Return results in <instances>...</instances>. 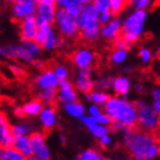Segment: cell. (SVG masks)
Returning <instances> with one entry per match:
<instances>
[{
  "mask_svg": "<svg viewBox=\"0 0 160 160\" xmlns=\"http://www.w3.org/2000/svg\"><path fill=\"white\" fill-rule=\"evenodd\" d=\"M112 43H113L114 49H121V50H127V52H128V49L130 48V45L121 36L118 37L117 39H114Z\"/></svg>",
  "mask_w": 160,
  "mask_h": 160,
  "instance_id": "cell-39",
  "label": "cell"
},
{
  "mask_svg": "<svg viewBox=\"0 0 160 160\" xmlns=\"http://www.w3.org/2000/svg\"><path fill=\"white\" fill-rule=\"evenodd\" d=\"M147 17H148L147 10L135 9L122 22L121 37L126 40L129 45L136 42L137 40L141 38V36L143 34Z\"/></svg>",
  "mask_w": 160,
  "mask_h": 160,
  "instance_id": "cell-4",
  "label": "cell"
},
{
  "mask_svg": "<svg viewBox=\"0 0 160 160\" xmlns=\"http://www.w3.org/2000/svg\"><path fill=\"white\" fill-rule=\"evenodd\" d=\"M13 16L17 21H24L34 17L37 14V1L34 0H17L13 3Z\"/></svg>",
  "mask_w": 160,
  "mask_h": 160,
  "instance_id": "cell-7",
  "label": "cell"
},
{
  "mask_svg": "<svg viewBox=\"0 0 160 160\" xmlns=\"http://www.w3.org/2000/svg\"><path fill=\"white\" fill-rule=\"evenodd\" d=\"M28 160H42V159H39V158H37V157H31L30 159H28Z\"/></svg>",
  "mask_w": 160,
  "mask_h": 160,
  "instance_id": "cell-52",
  "label": "cell"
},
{
  "mask_svg": "<svg viewBox=\"0 0 160 160\" xmlns=\"http://www.w3.org/2000/svg\"><path fill=\"white\" fill-rule=\"evenodd\" d=\"M105 113L111 118L112 122L122 125L125 128H135L137 125V107L136 104L123 97H110L104 105Z\"/></svg>",
  "mask_w": 160,
  "mask_h": 160,
  "instance_id": "cell-2",
  "label": "cell"
},
{
  "mask_svg": "<svg viewBox=\"0 0 160 160\" xmlns=\"http://www.w3.org/2000/svg\"><path fill=\"white\" fill-rule=\"evenodd\" d=\"M64 110L69 116L74 118H81L85 116V108L80 102H70V103L64 104Z\"/></svg>",
  "mask_w": 160,
  "mask_h": 160,
  "instance_id": "cell-23",
  "label": "cell"
},
{
  "mask_svg": "<svg viewBox=\"0 0 160 160\" xmlns=\"http://www.w3.org/2000/svg\"><path fill=\"white\" fill-rule=\"evenodd\" d=\"M78 98L77 92L74 89L73 85L69 80L61 81L58 86V93H57V100L61 103H70V102H76Z\"/></svg>",
  "mask_w": 160,
  "mask_h": 160,
  "instance_id": "cell-16",
  "label": "cell"
},
{
  "mask_svg": "<svg viewBox=\"0 0 160 160\" xmlns=\"http://www.w3.org/2000/svg\"><path fill=\"white\" fill-rule=\"evenodd\" d=\"M154 135H156V137H157L158 142H159V144H160V127L157 129V132L154 133Z\"/></svg>",
  "mask_w": 160,
  "mask_h": 160,
  "instance_id": "cell-51",
  "label": "cell"
},
{
  "mask_svg": "<svg viewBox=\"0 0 160 160\" xmlns=\"http://www.w3.org/2000/svg\"><path fill=\"white\" fill-rule=\"evenodd\" d=\"M12 133L14 137L28 136L31 133V126L29 123H17L12 126Z\"/></svg>",
  "mask_w": 160,
  "mask_h": 160,
  "instance_id": "cell-27",
  "label": "cell"
},
{
  "mask_svg": "<svg viewBox=\"0 0 160 160\" xmlns=\"http://www.w3.org/2000/svg\"><path fill=\"white\" fill-rule=\"evenodd\" d=\"M127 55H128V52L127 50H121V49H114L110 55V61L111 63L116 64H121L123 63L127 58Z\"/></svg>",
  "mask_w": 160,
  "mask_h": 160,
  "instance_id": "cell-29",
  "label": "cell"
},
{
  "mask_svg": "<svg viewBox=\"0 0 160 160\" xmlns=\"http://www.w3.org/2000/svg\"><path fill=\"white\" fill-rule=\"evenodd\" d=\"M93 3L98 14L110 13V0H96Z\"/></svg>",
  "mask_w": 160,
  "mask_h": 160,
  "instance_id": "cell-34",
  "label": "cell"
},
{
  "mask_svg": "<svg viewBox=\"0 0 160 160\" xmlns=\"http://www.w3.org/2000/svg\"><path fill=\"white\" fill-rule=\"evenodd\" d=\"M76 87L79 92L83 94H89L93 92L95 82L92 78V70L90 69L78 71L77 77H76Z\"/></svg>",
  "mask_w": 160,
  "mask_h": 160,
  "instance_id": "cell-12",
  "label": "cell"
},
{
  "mask_svg": "<svg viewBox=\"0 0 160 160\" xmlns=\"http://www.w3.org/2000/svg\"><path fill=\"white\" fill-rule=\"evenodd\" d=\"M95 58L96 57H95L94 52L88 48H80L76 50L72 55V61L79 68V70L90 69L95 63Z\"/></svg>",
  "mask_w": 160,
  "mask_h": 160,
  "instance_id": "cell-11",
  "label": "cell"
},
{
  "mask_svg": "<svg viewBox=\"0 0 160 160\" xmlns=\"http://www.w3.org/2000/svg\"><path fill=\"white\" fill-rule=\"evenodd\" d=\"M61 141H62V143H65V136H61Z\"/></svg>",
  "mask_w": 160,
  "mask_h": 160,
  "instance_id": "cell-53",
  "label": "cell"
},
{
  "mask_svg": "<svg viewBox=\"0 0 160 160\" xmlns=\"http://www.w3.org/2000/svg\"><path fill=\"white\" fill-rule=\"evenodd\" d=\"M14 135L6 114L0 112V147L1 148H13Z\"/></svg>",
  "mask_w": 160,
  "mask_h": 160,
  "instance_id": "cell-13",
  "label": "cell"
},
{
  "mask_svg": "<svg viewBox=\"0 0 160 160\" xmlns=\"http://www.w3.org/2000/svg\"><path fill=\"white\" fill-rule=\"evenodd\" d=\"M138 57L142 61V63L144 64L150 63L151 60H152V52H151V49L147 48V47H142L138 50Z\"/></svg>",
  "mask_w": 160,
  "mask_h": 160,
  "instance_id": "cell-37",
  "label": "cell"
},
{
  "mask_svg": "<svg viewBox=\"0 0 160 160\" xmlns=\"http://www.w3.org/2000/svg\"><path fill=\"white\" fill-rule=\"evenodd\" d=\"M74 160H107L103 157V154L94 149H87L82 151Z\"/></svg>",
  "mask_w": 160,
  "mask_h": 160,
  "instance_id": "cell-26",
  "label": "cell"
},
{
  "mask_svg": "<svg viewBox=\"0 0 160 160\" xmlns=\"http://www.w3.org/2000/svg\"><path fill=\"white\" fill-rule=\"evenodd\" d=\"M22 46H23L33 57L39 55L40 50H41V47H40L36 41H22Z\"/></svg>",
  "mask_w": 160,
  "mask_h": 160,
  "instance_id": "cell-32",
  "label": "cell"
},
{
  "mask_svg": "<svg viewBox=\"0 0 160 160\" xmlns=\"http://www.w3.org/2000/svg\"><path fill=\"white\" fill-rule=\"evenodd\" d=\"M112 86V80L109 79V78H104V77H101L96 80V82H95V87H97L101 92H103L104 89H108V88H110Z\"/></svg>",
  "mask_w": 160,
  "mask_h": 160,
  "instance_id": "cell-38",
  "label": "cell"
},
{
  "mask_svg": "<svg viewBox=\"0 0 160 160\" xmlns=\"http://www.w3.org/2000/svg\"><path fill=\"white\" fill-rule=\"evenodd\" d=\"M10 70H12V72H13L15 76H17V77H23L24 73H25V71H24L23 68L21 67H16V65H10Z\"/></svg>",
  "mask_w": 160,
  "mask_h": 160,
  "instance_id": "cell-46",
  "label": "cell"
},
{
  "mask_svg": "<svg viewBox=\"0 0 160 160\" xmlns=\"http://www.w3.org/2000/svg\"><path fill=\"white\" fill-rule=\"evenodd\" d=\"M112 89L119 97H123L127 100V95L129 93L130 87H132V82L128 77L121 76V77H117L112 79Z\"/></svg>",
  "mask_w": 160,
  "mask_h": 160,
  "instance_id": "cell-21",
  "label": "cell"
},
{
  "mask_svg": "<svg viewBox=\"0 0 160 160\" xmlns=\"http://www.w3.org/2000/svg\"><path fill=\"white\" fill-rule=\"evenodd\" d=\"M88 2L90 1L88 0H58L56 1L57 6L60 7L61 9H64L69 15L76 17V18L79 16L85 5Z\"/></svg>",
  "mask_w": 160,
  "mask_h": 160,
  "instance_id": "cell-19",
  "label": "cell"
},
{
  "mask_svg": "<svg viewBox=\"0 0 160 160\" xmlns=\"http://www.w3.org/2000/svg\"><path fill=\"white\" fill-rule=\"evenodd\" d=\"M0 55L7 58H13V60H22L25 62L33 63L34 57L24 48L22 45H7V46L0 47Z\"/></svg>",
  "mask_w": 160,
  "mask_h": 160,
  "instance_id": "cell-9",
  "label": "cell"
},
{
  "mask_svg": "<svg viewBox=\"0 0 160 160\" xmlns=\"http://www.w3.org/2000/svg\"><path fill=\"white\" fill-rule=\"evenodd\" d=\"M127 2L123 0H110V12L112 15H118L121 13L125 7H126Z\"/></svg>",
  "mask_w": 160,
  "mask_h": 160,
  "instance_id": "cell-31",
  "label": "cell"
},
{
  "mask_svg": "<svg viewBox=\"0 0 160 160\" xmlns=\"http://www.w3.org/2000/svg\"><path fill=\"white\" fill-rule=\"evenodd\" d=\"M0 160H28L23 154H21L14 148H1L0 149Z\"/></svg>",
  "mask_w": 160,
  "mask_h": 160,
  "instance_id": "cell-24",
  "label": "cell"
},
{
  "mask_svg": "<svg viewBox=\"0 0 160 160\" xmlns=\"http://www.w3.org/2000/svg\"><path fill=\"white\" fill-rule=\"evenodd\" d=\"M88 130L93 134L94 136L97 137V138L100 140L101 137H103L104 135H107L108 132H109V128L105 126H102V125H100V123H97V121H96V122L93 123L92 126L88 127Z\"/></svg>",
  "mask_w": 160,
  "mask_h": 160,
  "instance_id": "cell-30",
  "label": "cell"
},
{
  "mask_svg": "<svg viewBox=\"0 0 160 160\" xmlns=\"http://www.w3.org/2000/svg\"><path fill=\"white\" fill-rule=\"evenodd\" d=\"M135 104L137 107V126L143 132L154 134L160 127V114L143 100L136 101Z\"/></svg>",
  "mask_w": 160,
  "mask_h": 160,
  "instance_id": "cell-5",
  "label": "cell"
},
{
  "mask_svg": "<svg viewBox=\"0 0 160 160\" xmlns=\"http://www.w3.org/2000/svg\"><path fill=\"white\" fill-rule=\"evenodd\" d=\"M157 55H160V48H158V50H157Z\"/></svg>",
  "mask_w": 160,
  "mask_h": 160,
  "instance_id": "cell-54",
  "label": "cell"
},
{
  "mask_svg": "<svg viewBox=\"0 0 160 160\" xmlns=\"http://www.w3.org/2000/svg\"><path fill=\"white\" fill-rule=\"evenodd\" d=\"M14 149H16L21 154H23L27 159L33 157V147L31 143L30 136H21L14 138Z\"/></svg>",
  "mask_w": 160,
  "mask_h": 160,
  "instance_id": "cell-20",
  "label": "cell"
},
{
  "mask_svg": "<svg viewBox=\"0 0 160 160\" xmlns=\"http://www.w3.org/2000/svg\"><path fill=\"white\" fill-rule=\"evenodd\" d=\"M54 73H55L57 79L60 80V82L67 80L68 77H69V70L65 65H56L54 69Z\"/></svg>",
  "mask_w": 160,
  "mask_h": 160,
  "instance_id": "cell-36",
  "label": "cell"
},
{
  "mask_svg": "<svg viewBox=\"0 0 160 160\" xmlns=\"http://www.w3.org/2000/svg\"><path fill=\"white\" fill-rule=\"evenodd\" d=\"M97 123H100V125H102V126H111L112 125V120H111V118L108 116L107 113H102L100 116V117L96 119Z\"/></svg>",
  "mask_w": 160,
  "mask_h": 160,
  "instance_id": "cell-42",
  "label": "cell"
},
{
  "mask_svg": "<svg viewBox=\"0 0 160 160\" xmlns=\"http://www.w3.org/2000/svg\"><path fill=\"white\" fill-rule=\"evenodd\" d=\"M100 144L101 147L104 148V149H107V148H109L112 144V138H111V136L109 135V134H107V135H104L103 137H101L100 138Z\"/></svg>",
  "mask_w": 160,
  "mask_h": 160,
  "instance_id": "cell-44",
  "label": "cell"
},
{
  "mask_svg": "<svg viewBox=\"0 0 160 160\" xmlns=\"http://www.w3.org/2000/svg\"><path fill=\"white\" fill-rule=\"evenodd\" d=\"M132 3L136 10H147L148 7H150L151 1L150 0H135Z\"/></svg>",
  "mask_w": 160,
  "mask_h": 160,
  "instance_id": "cell-40",
  "label": "cell"
},
{
  "mask_svg": "<svg viewBox=\"0 0 160 160\" xmlns=\"http://www.w3.org/2000/svg\"><path fill=\"white\" fill-rule=\"evenodd\" d=\"M57 27L60 29L61 33L67 38H77L80 36V29L78 25L77 18L71 16L64 9H58L56 15Z\"/></svg>",
  "mask_w": 160,
  "mask_h": 160,
  "instance_id": "cell-6",
  "label": "cell"
},
{
  "mask_svg": "<svg viewBox=\"0 0 160 160\" xmlns=\"http://www.w3.org/2000/svg\"><path fill=\"white\" fill-rule=\"evenodd\" d=\"M36 85L40 90L43 89H56L60 86V80L57 79L54 71L45 70L36 79Z\"/></svg>",
  "mask_w": 160,
  "mask_h": 160,
  "instance_id": "cell-15",
  "label": "cell"
},
{
  "mask_svg": "<svg viewBox=\"0 0 160 160\" xmlns=\"http://www.w3.org/2000/svg\"><path fill=\"white\" fill-rule=\"evenodd\" d=\"M122 143L134 159L154 160L160 156V144L152 133L129 128L122 132Z\"/></svg>",
  "mask_w": 160,
  "mask_h": 160,
  "instance_id": "cell-1",
  "label": "cell"
},
{
  "mask_svg": "<svg viewBox=\"0 0 160 160\" xmlns=\"http://www.w3.org/2000/svg\"><path fill=\"white\" fill-rule=\"evenodd\" d=\"M38 25L36 17H30L21 22L20 34L22 41H34L38 34Z\"/></svg>",
  "mask_w": 160,
  "mask_h": 160,
  "instance_id": "cell-14",
  "label": "cell"
},
{
  "mask_svg": "<svg viewBox=\"0 0 160 160\" xmlns=\"http://www.w3.org/2000/svg\"><path fill=\"white\" fill-rule=\"evenodd\" d=\"M80 120H81V122H82L87 128L89 126H92L93 123L96 122V119H94V118L90 117V116H83V117L80 118Z\"/></svg>",
  "mask_w": 160,
  "mask_h": 160,
  "instance_id": "cell-45",
  "label": "cell"
},
{
  "mask_svg": "<svg viewBox=\"0 0 160 160\" xmlns=\"http://www.w3.org/2000/svg\"><path fill=\"white\" fill-rule=\"evenodd\" d=\"M15 114H16L17 117H24V113H23L22 108H17V109H15Z\"/></svg>",
  "mask_w": 160,
  "mask_h": 160,
  "instance_id": "cell-48",
  "label": "cell"
},
{
  "mask_svg": "<svg viewBox=\"0 0 160 160\" xmlns=\"http://www.w3.org/2000/svg\"><path fill=\"white\" fill-rule=\"evenodd\" d=\"M88 112H89V116L90 117H93L94 119H97V118L100 117L101 114L103 113L102 110H101V108L96 104H93V105H90L89 109H88Z\"/></svg>",
  "mask_w": 160,
  "mask_h": 160,
  "instance_id": "cell-41",
  "label": "cell"
},
{
  "mask_svg": "<svg viewBox=\"0 0 160 160\" xmlns=\"http://www.w3.org/2000/svg\"><path fill=\"white\" fill-rule=\"evenodd\" d=\"M112 14L110 13H104V14H100V16H98V22L100 24H103V25H107L109 22L112 21Z\"/></svg>",
  "mask_w": 160,
  "mask_h": 160,
  "instance_id": "cell-43",
  "label": "cell"
},
{
  "mask_svg": "<svg viewBox=\"0 0 160 160\" xmlns=\"http://www.w3.org/2000/svg\"><path fill=\"white\" fill-rule=\"evenodd\" d=\"M33 64H34V67L38 68V69H41V68H43V63L41 62V61H34Z\"/></svg>",
  "mask_w": 160,
  "mask_h": 160,
  "instance_id": "cell-50",
  "label": "cell"
},
{
  "mask_svg": "<svg viewBox=\"0 0 160 160\" xmlns=\"http://www.w3.org/2000/svg\"><path fill=\"white\" fill-rule=\"evenodd\" d=\"M39 116H40V122H41L43 130L46 133L54 129V127L56 126V122H57V116H56V110H55L53 104L43 107L42 111H41V113Z\"/></svg>",
  "mask_w": 160,
  "mask_h": 160,
  "instance_id": "cell-17",
  "label": "cell"
},
{
  "mask_svg": "<svg viewBox=\"0 0 160 160\" xmlns=\"http://www.w3.org/2000/svg\"><path fill=\"white\" fill-rule=\"evenodd\" d=\"M110 95L105 92H101V90H96V92H92V93L87 94V100L92 101L94 104L96 105H105L107 102L110 100Z\"/></svg>",
  "mask_w": 160,
  "mask_h": 160,
  "instance_id": "cell-25",
  "label": "cell"
},
{
  "mask_svg": "<svg viewBox=\"0 0 160 160\" xmlns=\"http://www.w3.org/2000/svg\"><path fill=\"white\" fill-rule=\"evenodd\" d=\"M56 46H58V40H57L56 34L52 31V32L48 34L46 42L43 43L42 48H43V49H47V50H52V49H54Z\"/></svg>",
  "mask_w": 160,
  "mask_h": 160,
  "instance_id": "cell-35",
  "label": "cell"
},
{
  "mask_svg": "<svg viewBox=\"0 0 160 160\" xmlns=\"http://www.w3.org/2000/svg\"><path fill=\"white\" fill-rule=\"evenodd\" d=\"M135 90H136V92H138V93H142V92L144 90L143 85H141V83H137L136 86H135Z\"/></svg>",
  "mask_w": 160,
  "mask_h": 160,
  "instance_id": "cell-49",
  "label": "cell"
},
{
  "mask_svg": "<svg viewBox=\"0 0 160 160\" xmlns=\"http://www.w3.org/2000/svg\"><path fill=\"white\" fill-rule=\"evenodd\" d=\"M122 32V22L119 17H114L112 18L111 22L103 25V28L101 29V36L107 40H114L118 37H120V34Z\"/></svg>",
  "mask_w": 160,
  "mask_h": 160,
  "instance_id": "cell-18",
  "label": "cell"
},
{
  "mask_svg": "<svg viewBox=\"0 0 160 160\" xmlns=\"http://www.w3.org/2000/svg\"><path fill=\"white\" fill-rule=\"evenodd\" d=\"M42 109V102L40 100H32L22 107L24 116H30V117H36V116L40 114Z\"/></svg>",
  "mask_w": 160,
  "mask_h": 160,
  "instance_id": "cell-22",
  "label": "cell"
},
{
  "mask_svg": "<svg viewBox=\"0 0 160 160\" xmlns=\"http://www.w3.org/2000/svg\"><path fill=\"white\" fill-rule=\"evenodd\" d=\"M57 10V3L54 0L37 1V17L49 23L50 25L56 21Z\"/></svg>",
  "mask_w": 160,
  "mask_h": 160,
  "instance_id": "cell-8",
  "label": "cell"
},
{
  "mask_svg": "<svg viewBox=\"0 0 160 160\" xmlns=\"http://www.w3.org/2000/svg\"><path fill=\"white\" fill-rule=\"evenodd\" d=\"M57 97V92L56 89H43L40 90V95L39 98L41 102H45L47 103V105H50V104L54 103V101L56 100Z\"/></svg>",
  "mask_w": 160,
  "mask_h": 160,
  "instance_id": "cell-28",
  "label": "cell"
},
{
  "mask_svg": "<svg viewBox=\"0 0 160 160\" xmlns=\"http://www.w3.org/2000/svg\"><path fill=\"white\" fill-rule=\"evenodd\" d=\"M30 140L33 147V154L34 157L39 158L42 160L50 159L49 149L46 144V135L42 132H33L30 135Z\"/></svg>",
  "mask_w": 160,
  "mask_h": 160,
  "instance_id": "cell-10",
  "label": "cell"
},
{
  "mask_svg": "<svg viewBox=\"0 0 160 160\" xmlns=\"http://www.w3.org/2000/svg\"><path fill=\"white\" fill-rule=\"evenodd\" d=\"M151 96H152V108L160 114V86L154 87L152 92H151Z\"/></svg>",
  "mask_w": 160,
  "mask_h": 160,
  "instance_id": "cell-33",
  "label": "cell"
},
{
  "mask_svg": "<svg viewBox=\"0 0 160 160\" xmlns=\"http://www.w3.org/2000/svg\"><path fill=\"white\" fill-rule=\"evenodd\" d=\"M100 14L93 2L85 5L81 13L77 17V22L80 29V37L86 41H95L101 33V24L98 22Z\"/></svg>",
  "mask_w": 160,
  "mask_h": 160,
  "instance_id": "cell-3",
  "label": "cell"
},
{
  "mask_svg": "<svg viewBox=\"0 0 160 160\" xmlns=\"http://www.w3.org/2000/svg\"><path fill=\"white\" fill-rule=\"evenodd\" d=\"M107 160H130V157H126V156L118 154V156H113V157L108 158Z\"/></svg>",
  "mask_w": 160,
  "mask_h": 160,
  "instance_id": "cell-47",
  "label": "cell"
}]
</instances>
